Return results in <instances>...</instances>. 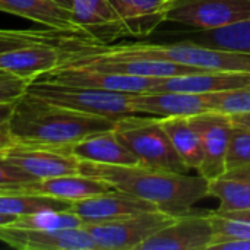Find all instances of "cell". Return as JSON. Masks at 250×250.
<instances>
[{"label":"cell","instance_id":"cell-25","mask_svg":"<svg viewBox=\"0 0 250 250\" xmlns=\"http://www.w3.org/2000/svg\"><path fill=\"white\" fill-rule=\"evenodd\" d=\"M72 202L40 193H7L0 195V212L15 217L32 215L42 211H62L70 209Z\"/></svg>","mask_w":250,"mask_h":250},{"label":"cell","instance_id":"cell-18","mask_svg":"<svg viewBox=\"0 0 250 250\" xmlns=\"http://www.w3.org/2000/svg\"><path fill=\"white\" fill-rule=\"evenodd\" d=\"M60 48L56 42H35L0 54V69L13 75L35 79L57 67Z\"/></svg>","mask_w":250,"mask_h":250},{"label":"cell","instance_id":"cell-6","mask_svg":"<svg viewBox=\"0 0 250 250\" xmlns=\"http://www.w3.org/2000/svg\"><path fill=\"white\" fill-rule=\"evenodd\" d=\"M174 218L173 214L155 209L120 220L91 223L83 227L92 236L98 250H139L145 240Z\"/></svg>","mask_w":250,"mask_h":250},{"label":"cell","instance_id":"cell-5","mask_svg":"<svg viewBox=\"0 0 250 250\" xmlns=\"http://www.w3.org/2000/svg\"><path fill=\"white\" fill-rule=\"evenodd\" d=\"M28 92L44 101L59 104L78 111L101 116L120 122L129 117H138L130 103V95L126 92L94 89V88H75L56 83H45L32 81L28 86Z\"/></svg>","mask_w":250,"mask_h":250},{"label":"cell","instance_id":"cell-37","mask_svg":"<svg viewBox=\"0 0 250 250\" xmlns=\"http://www.w3.org/2000/svg\"><path fill=\"white\" fill-rule=\"evenodd\" d=\"M22 185L21 186H9V188H0V195H7V193H19L22 192Z\"/></svg>","mask_w":250,"mask_h":250},{"label":"cell","instance_id":"cell-7","mask_svg":"<svg viewBox=\"0 0 250 250\" xmlns=\"http://www.w3.org/2000/svg\"><path fill=\"white\" fill-rule=\"evenodd\" d=\"M157 79L158 78H142L75 66H57L50 72L38 75L34 81L75 88H94L126 94H142L151 92L157 83Z\"/></svg>","mask_w":250,"mask_h":250},{"label":"cell","instance_id":"cell-11","mask_svg":"<svg viewBox=\"0 0 250 250\" xmlns=\"http://www.w3.org/2000/svg\"><path fill=\"white\" fill-rule=\"evenodd\" d=\"M0 242L19 250H98L85 227L41 230L0 226Z\"/></svg>","mask_w":250,"mask_h":250},{"label":"cell","instance_id":"cell-22","mask_svg":"<svg viewBox=\"0 0 250 250\" xmlns=\"http://www.w3.org/2000/svg\"><path fill=\"white\" fill-rule=\"evenodd\" d=\"M208 196L220 201L217 212H240L250 209V164L227 170L221 177L208 182Z\"/></svg>","mask_w":250,"mask_h":250},{"label":"cell","instance_id":"cell-35","mask_svg":"<svg viewBox=\"0 0 250 250\" xmlns=\"http://www.w3.org/2000/svg\"><path fill=\"white\" fill-rule=\"evenodd\" d=\"M231 122L237 127L249 129L250 130V111L249 113H239V114H231Z\"/></svg>","mask_w":250,"mask_h":250},{"label":"cell","instance_id":"cell-4","mask_svg":"<svg viewBox=\"0 0 250 250\" xmlns=\"http://www.w3.org/2000/svg\"><path fill=\"white\" fill-rule=\"evenodd\" d=\"M161 117L138 116L117 122L116 135L138 158L139 164L154 170L186 174L188 166L176 152L171 141L161 127Z\"/></svg>","mask_w":250,"mask_h":250},{"label":"cell","instance_id":"cell-21","mask_svg":"<svg viewBox=\"0 0 250 250\" xmlns=\"http://www.w3.org/2000/svg\"><path fill=\"white\" fill-rule=\"evenodd\" d=\"M79 161L114 164V166H136L138 158L123 145L114 130L88 136L76 144L64 146Z\"/></svg>","mask_w":250,"mask_h":250},{"label":"cell","instance_id":"cell-38","mask_svg":"<svg viewBox=\"0 0 250 250\" xmlns=\"http://www.w3.org/2000/svg\"><path fill=\"white\" fill-rule=\"evenodd\" d=\"M51 1H54V3H57V4H60V6H63V7H66V9H70L73 0H51Z\"/></svg>","mask_w":250,"mask_h":250},{"label":"cell","instance_id":"cell-19","mask_svg":"<svg viewBox=\"0 0 250 250\" xmlns=\"http://www.w3.org/2000/svg\"><path fill=\"white\" fill-rule=\"evenodd\" d=\"M21 189L22 192L47 195V196H53L59 199H66L70 202L114 190V188L110 183L101 179L92 177V176L82 174V173L59 176V177H51V179H44V180H35V182L22 185Z\"/></svg>","mask_w":250,"mask_h":250},{"label":"cell","instance_id":"cell-8","mask_svg":"<svg viewBox=\"0 0 250 250\" xmlns=\"http://www.w3.org/2000/svg\"><path fill=\"white\" fill-rule=\"evenodd\" d=\"M214 240L211 212H192L176 218L145 240L139 250H209Z\"/></svg>","mask_w":250,"mask_h":250},{"label":"cell","instance_id":"cell-17","mask_svg":"<svg viewBox=\"0 0 250 250\" xmlns=\"http://www.w3.org/2000/svg\"><path fill=\"white\" fill-rule=\"evenodd\" d=\"M0 10L22 16L59 32L88 40L73 22L72 10L51 0H0Z\"/></svg>","mask_w":250,"mask_h":250},{"label":"cell","instance_id":"cell-34","mask_svg":"<svg viewBox=\"0 0 250 250\" xmlns=\"http://www.w3.org/2000/svg\"><path fill=\"white\" fill-rule=\"evenodd\" d=\"M15 104H16V101L0 103V126L9 123V120L12 117V113H13V108H15Z\"/></svg>","mask_w":250,"mask_h":250},{"label":"cell","instance_id":"cell-29","mask_svg":"<svg viewBox=\"0 0 250 250\" xmlns=\"http://www.w3.org/2000/svg\"><path fill=\"white\" fill-rule=\"evenodd\" d=\"M246 164H250V130L233 125L226 166L227 170H233Z\"/></svg>","mask_w":250,"mask_h":250},{"label":"cell","instance_id":"cell-27","mask_svg":"<svg viewBox=\"0 0 250 250\" xmlns=\"http://www.w3.org/2000/svg\"><path fill=\"white\" fill-rule=\"evenodd\" d=\"M63 32L54 31V29H45V31H34V29H0V54L35 44V42H56L59 44Z\"/></svg>","mask_w":250,"mask_h":250},{"label":"cell","instance_id":"cell-20","mask_svg":"<svg viewBox=\"0 0 250 250\" xmlns=\"http://www.w3.org/2000/svg\"><path fill=\"white\" fill-rule=\"evenodd\" d=\"M176 0H110L119 13L126 35L144 37L167 21Z\"/></svg>","mask_w":250,"mask_h":250},{"label":"cell","instance_id":"cell-24","mask_svg":"<svg viewBox=\"0 0 250 250\" xmlns=\"http://www.w3.org/2000/svg\"><path fill=\"white\" fill-rule=\"evenodd\" d=\"M189 41L239 54L250 56V18L214 29H198Z\"/></svg>","mask_w":250,"mask_h":250},{"label":"cell","instance_id":"cell-14","mask_svg":"<svg viewBox=\"0 0 250 250\" xmlns=\"http://www.w3.org/2000/svg\"><path fill=\"white\" fill-rule=\"evenodd\" d=\"M155 209L158 208L154 204L117 189L103 195L73 201L70 207V211L85 224L120 220Z\"/></svg>","mask_w":250,"mask_h":250},{"label":"cell","instance_id":"cell-31","mask_svg":"<svg viewBox=\"0 0 250 250\" xmlns=\"http://www.w3.org/2000/svg\"><path fill=\"white\" fill-rule=\"evenodd\" d=\"M32 79L13 75L0 69V103L18 101L31 85Z\"/></svg>","mask_w":250,"mask_h":250},{"label":"cell","instance_id":"cell-10","mask_svg":"<svg viewBox=\"0 0 250 250\" xmlns=\"http://www.w3.org/2000/svg\"><path fill=\"white\" fill-rule=\"evenodd\" d=\"M250 18V0H176L167 21L214 29Z\"/></svg>","mask_w":250,"mask_h":250},{"label":"cell","instance_id":"cell-28","mask_svg":"<svg viewBox=\"0 0 250 250\" xmlns=\"http://www.w3.org/2000/svg\"><path fill=\"white\" fill-rule=\"evenodd\" d=\"M211 220L214 226V240L209 250L230 240H250V220L223 215L215 211L211 212Z\"/></svg>","mask_w":250,"mask_h":250},{"label":"cell","instance_id":"cell-30","mask_svg":"<svg viewBox=\"0 0 250 250\" xmlns=\"http://www.w3.org/2000/svg\"><path fill=\"white\" fill-rule=\"evenodd\" d=\"M215 111L226 113L229 116L250 111V86L233 91L217 92Z\"/></svg>","mask_w":250,"mask_h":250},{"label":"cell","instance_id":"cell-2","mask_svg":"<svg viewBox=\"0 0 250 250\" xmlns=\"http://www.w3.org/2000/svg\"><path fill=\"white\" fill-rule=\"evenodd\" d=\"M117 122L67 108L28 91L16 101L9 120L16 144L64 148L88 136L114 130Z\"/></svg>","mask_w":250,"mask_h":250},{"label":"cell","instance_id":"cell-26","mask_svg":"<svg viewBox=\"0 0 250 250\" xmlns=\"http://www.w3.org/2000/svg\"><path fill=\"white\" fill-rule=\"evenodd\" d=\"M12 226L22 227V229L60 230V229L83 227L85 223L70 209H62V211H42L32 215L18 217V220Z\"/></svg>","mask_w":250,"mask_h":250},{"label":"cell","instance_id":"cell-3","mask_svg":"<svg viewBox=\"0 0 250 250\" xmlns=\"http://www.w3.org/2000/svg\"><path fill=\"white\" fill-rule=\"evenodd\" d=\"M108 50L123 56L167 60L202 70L221 72H250V56L205 47L192 41L176 44H105Z\"/></svg>","mask_w":250,"mask_h":250},{"label":"cell","instance_id":"cell-9","mask_svg":"<svg viewBox=\"0 0 250 250\" xmlns=\"http://www.w3.org/2000/svg\"><path fill=\"white\" fill-rule=\"evenodd\" d=\"M199 132L202 145V163L199 176L208 182L226 174L227 151L233 132L231 117L221 111H207L190 117Z\"/></svg>","mask_w":250,"mask_h":250},{"label":"cell","instance_id":"cell-1","mask_svg":"<svg viewBox=\"0 0 250 250\" xmlns=\"http://www.w3.org/2000/svg\"><path fill=\"white\" fill-rule=\"evenodd\" d=\"M79 173L101 179L114 189L154 204L160 211L180 215L208 196V180L136 166H114L81 161Z\"/></svg>","mask_w":250,"mask_h":250},{"label":"cell","instance_id":"cell-23","mask_svg":"<svg viewBox=\"0 0 250 250\" xmlns=\"http://www.w3.org/2000/svg\"><path fill=\"white\" fill-rule=\"evenodd\" d=\"M160 123L188 168L198 170L202 163V145L190 117H163Z\"/></svg>","mask_w":250,"mask_h":250},{"label":"cell","instance_id":"cell-33","mask_svg":"<svg viewBox=\"0 0 250 250\" xmlns=\"http://www.w3.org/2000/svg\"><path fill=\"white\" fill-rule=\"evenodd\" d=\"M15 144L16 142H15V138L10 132L9 123L1 125L0 126V151H6L7 148L13 146Z\"/></svg>","mask_w":250,"mask_h":250},{"label":"cell","instance_id":"cell-36","mask_svg":"<svg viewBox=\"0 0 250 250\" xmlns=\"http://www.w3.org/2000/svg\"><path fill=\"white\" fill-rule=\"evenodd\" d=\"M18 220V217L15 215H9V214H1L0 212V226H7V224H13Z\"/></svg>","mask_w":250,"mask_h":250},{"label":"cell","instance_id":"cell-15","mask_svg":"<svg viewBox=\"0 0 250 250\" xmlns=\"http://www.w3.org/2000/svg\"><path fill=\"white\" fill-rule=\"evenodd\" d=\"M72 19L82 34L100 44L126 35L123 22L110 0H73Z\"/></svg>","mask_w":250,"mask_h":250},{"label":"cell","instance_id":"cell-12","mask_svg":"<svg viewBox=\"0 0 250 250\" xmlns=\"http://www.w3.org/2000/svg\"><path fill=\"white\" fill-rule=\"evenodd\" d=\"M3 157L35 180L78 174L81 166V161L66 148L54 146L15 144L3 152Z\"/></svg>","mask_w":250,"mask_h":250},{"label":"cell","instance_id":"cell-32","mask_svg":"<svg viewBox=\"0 0 250 250\" xmlns=\"http://www.w3.org/2000/svg\"><path fill=\"white\" fill-rule=\"evenodd\" d=\"M4 151H0V188H9V186H21L25 183L35 182L32 176L21 170L19 167L10 164L3 157Z\"/></svg>","mask_w":250,"mask_h":250},{"label":"cell","instance_id":"cell-13","mask_svg":"<svg viewBox=\"0 0 250 250\" xmlns=\"http://www.w3.org/2000/svg\"><path fill=\"white\" fill-rule=\"evenodd\" d=\"M217 92H142L132 94L130 103L138 114L155 117H192L207 111H215Z\"/></svg>","mask_w":250,"mask_h":250},{"label":"cell","instance_id":"cell-16","mask_svg":"<svg viewBox=\"0 0 250 250\" xmlns=\"http://www.w3.org/2000/svg\"><path fill=\"white\" fill-rule=\"evenodd\" d=\"M250 86V72H221L205 70L198 73H189L182 76L158 78L151 92L177 91V92H195L209 94L233 91Z\"/></svg>","mask_w":250,"mask_h":250}]
</instances>
